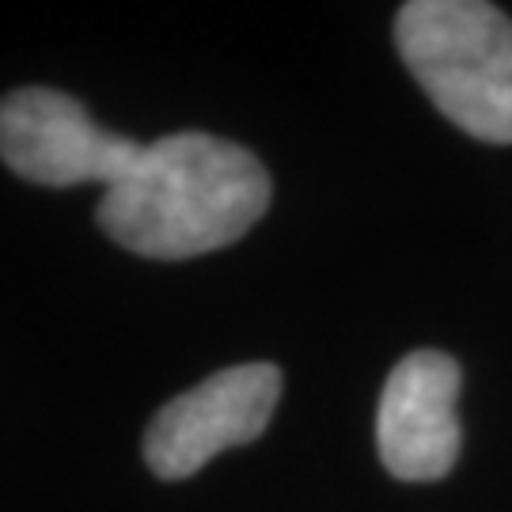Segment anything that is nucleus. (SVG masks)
Instances as JSON below:
<instances>
[{"label":"nucleus","mask_w":512,"mask_h":512,"mask_svg":"<svg viewBox=\"0 0 512 512\" xmlns=\"http://www.w3.org/2000/svg\"><path fill=\"white\" fill-rule=\"evenodd\" d=\"M277 399V365L224 368L156 410L145 429V463L167 482L198 475L217 452L255 440L274 418Z\"/></svg>","instance_id":"20e7f679"},{"label":"nucleus","mask_w":512,"mask_h":512,"mask_svg":"<svg viewBox=\"0 0 512 512\" xmlns=\"http://www.w3.org/2000/svg\"><path fill=\"white\" fill-rule=\"evenodd\" d=\"M145 145L107 133L73 95L19 88L0 107V156L19 179L38 186H114L141 160Z\"/></svg>","instance_id":"7ed1b4c3"},{"label":"nucleus","mask_w":512,"mask_h":512,"mask_svg":"<svg viewBox=\"0 0 512 512\" xmlns=\"http://www.w3.org/2000/svg\"><path fill=\"white\" fill-rule=\"evenodd\" d=\"M270 205L255 152L213 133H171L145 145L122 183L107 186L99 228L145 258H198L247 236Z\"/></svg>","instance_id":"f257e3e1"},{"label":"nucleus","mask_w":512,"mask_h":512,"mask_svg":"<svg viewBox=\"0 0 512 512\" xmlns=\"http://www.w3.org/2000/svg\"><path fill=\"white\" fill-rule=\"evenodd\" d=\"M459 380V365L440 349H414L391 368L376 410V444L395 478L433 482L456 467Z\"/></svg>","instance_id":"39448f33"},{"label":"nucleus","mask_w":512,"mask_h":512,"mask_svg":"<svg viewBox=\"0 0 512 512\" xmlns=\"http://www.w3.org/2000/svg\"><path fill=\"white\" fill-rule=\"evenodd\" d=\"M395 46L421 92L463 133L512 145V19L482 0H410Z\"/></svg>","instance_id":"f03ea898"}]
</instances>
